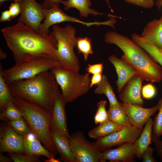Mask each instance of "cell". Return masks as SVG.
Wrapping results in <instances>:
<instances>
[{
    "mask_svg": "<svg viewBox=\"0 0 162 162\" xmlns=\"http://www.w3.org/2000/svg\"><path fill=\"white\" fill-rule=\"evenodd\" d=\"M1 32L16 64L40 57L58 60L55 54L57 40L52 32L40 34L19 22L3 28Z\"/></svg>",
    "mask_w": 162,
    "mask_h": 162,
    "instance_id": "obj_1",
    "label": "cell"
},
{
    "mask_svg": "<svg viewBox=\"0 0 162 162\" xmlns=\"http://www.w3.org/2000/svg\"><path fill=\"white\" fill-rule=\"evenodd\" d=\"M104 40L121 49L123 53L121 58L132 66L144 80L152 82L162 80V67L132 39L111 31L105 34Z\"/></svg>",
    "mask_w": 162,
    "mask_h": 162,
    "instance_id": "obj_2",
    "label": "cell"
},
{
    "mask_svg": "<svg viewBox=\"0 0 162 162\" xmlns=\"http://www.w3.org/2000/svg\"><path fill=\"white\" fill-rule=\"evenodd\" d=\"M58 85L54 75L49 70L8 86L13 96L23 98L51 113Z\"/></svg>",
    "mask_w": 162,
    "mask_h": 162,
    "instance_id": "obj_3",
    "label": "cell"
},
{
    "mask_svg": "<svg viewBox=\"0 0 162 162\" xmlns=\"http://www.w3.org/2000/svg\"><path fill=\"white\" fill-rule=\"evenodd\" d=\"M13 101L32 132L44 146L56 156L58 152L50 134L51 113L35 104L16 96Z\"/></svg>",
    "mask_w": 162,
    "mask_h": 162,
    "instance_id": "obj_4",
    "label": "cell"
},
{
    "mask_svg": "<svg viewBox=\"0 0 162 162\" xmlns=\"http://www.w3.org/2000/svg\"><path fill=\"white\" fill-rule=\"evenodd\" d=\"M50 71L60 86L61 94L66 103L74 101L90 89L91 79L88 73L81 74L79 71L62 66L55 67Z\"/></svg>",
    "mask_w": 162,
    "mask_h": 162,
    "instance_id": "obj_5",
    "label": "cell"
},
{
    "mask_svg": "<svg viewBox=\"0 0 162 162\" xmlns=\"http://www.w3.org/2000/svg\"><path fill=\"white\" fill-rule=\"evenodd\" d=\"M52 29L57 40L55 54L58 60L62 67L79 71L80 61L74 51L77 38L75 28L69 24L64 27L56 24L52 26Z\"/></svg>",
    "mask_w": 162,
    "mask_h": 162,
    "instance_id": "obj_6",
    "label": "cell"
},
{
    "mask_svg": "<svg viewBox=\"0 0 162 162\" xmlns=\"http://www.w3.org/2000/svg\"><path fill=\"white\" fill-rule=\"evenodd\" d=\"M62 66L58 60L45 57L34 58L18 64L8 69H2L4 78L8 85L13 82L33 78L43 72Z\"/></svg>",
    "mask_w": 162,
    "mask_h": 162,
    "instance_id": "obj_7",
    "label": "cell"
},
{
    "mask_svg": "<svg viewBox=\"0 0 162 162\" xmlns=\"http://www.w3.org/2000/svg\"><path fill=\"white\" fill-rule=\"evenodd\" d=\"M70 144L76 162H101L102 151L96 142L87 140L82 131L70 135Z\"/></svg>",
    "mask_w": 162,
    "mask_h": 162,
    "instance_id": "obj_8",
    "label": "cell"
},
{
    "mask_svg": "<svg viewBox=\"0 0 162 162\" xmlns=\"http://www.w3.org/2000/svg\"><path fill=\"white\" fill-rule=\"evenodd\" d=\"M142 130L132 125L124 126L119 130L97 139L95 142L102 151L124 143H134Z\"/></svg>",
    "mask_w": 162,
    "mask_h": 162,
    "instance_id": "obj_9",
    "label": "cell"
},
{
    "mask_svg": "<svg viewBox=\"0 0 162 162\" xmlns=\"http://www.w3.org/2000/svg\"><path fill=\"white\" fill-rule=\"evenodd\" d=\"M20 15L17 21L23 23L39 33L41 22L45 19L44 8L35 0H22Z\"/></svg>",
    "mask_w": 162,
    "mask_h": 162,
    "instance_id": "obj_10",
    "label": "cell"
},
{
    "mask_svg": "<svg viewBox=\"0 0 162 162\" xmlns=\"http://www.w3.org/2000/svg\"><path fill=\"white\" fill-rule=\"evenodd\" d=\"M44 11L45 19L40 26L38 32L39 34H49L50 32L49 29L50 26L63 22L80 23L87 27L98 24V22L96 21L93 22H86L70 16L64 13L59 7L48 9H44Z\"/></svg>",
    "mask_w": 162,
    "mask_h": 162,
    "instance_id": "obj_11",
    "label": "cell"
},
{
    "mask_svg": "<svg viewBox=\"0 0 162 162\" xmlns=\"http://www.w3.org/2000/svg\"><path fill=\"white\" fill-rule=\"evenodd\" d=\"M66 102L59 90L57 92L51 112L50 128L70 138L67 127L65 106Z\"/></svg>",
    "mask_w": 162,
    "mask_h": 162,
    "instance_id": "obj_12",
    "label": "cell"
},
{
    "mask_svg": "<svg viewBox=\"0 0 162 162\" xmlns=\"http://www.w3.org/2000/svg\"><path fill=\"white\" fill-rule=\"evenodd\" d=\"M130 124L142 130L146 122L158 110L157 104L150 108L126 103H122Z\"/></svg>",
    "mask_w": 162,
    "mask_h": 162,
    "instance_id": "obj_13",
    "label": "cell"
},
{
    "mask_svg": "<svg viewBox=\"0 0 162 162\" xmlns=\"http://www.w3.org/2000/svg\"><path fill=\"white\" fill-rule=\"evenodd\" d=\"M0 152L25 154L22 135L19 134L8 125L1 129Z\"/></svg>",
    "mask_w": 162,
    "mask_h": 162,
    "instance_id": "obj_14",
    "label": "cell"
},
{
    "mask_svg": "<svg viewBox=\"0 0 162 162\" xmlns=\"http://www.w3.org/2000/svg\"><path fill=\"white\" fill-rule=\"evenodd\" d=\"M144 81L139 75L132 77L119 93V99L123 103L142 106L144 102L141 97V91Z\"/></svg>",
    "mask_w": 162,
    "mask_h": 162,
    "instance_id": "obj_15",
    "label": "cell"
},
{
    "mask_svg": "<svg viewBox=\"0 0 162 162\" xmlns=\"http://www.w3.org/2000/svg\"><path fill=\"white\" fill-rule=\"evenodd\" d=\"M136 157L134 143H126L116 148H109L102 151L101 162H132Z\"/></svg>",
    "mask_w": 162,
    "mask_h": 162,
    "instance_id": "obj_16",
    "label": "cell"
},
{
    "mask_svg": "<svg viewBox=\"0 0 162 162\" xmlns=\"http://www.w3.org/2000/svg\"><path fill=\"white\" fill-rule=\"evenodd\" d=\"M108 60L113 65L117 73L118 79L116 83L119 93L130 79L138 75L132 66L115 55L109 56Z\"/></svg>",
    "mask_w": 162,
    "mask_h": 162,
    "instance_id": "obj_17",
    "label": "cell"
},
{
    "mask_svg": "<svg viewBox=\"0 0 162 162\" xmlns=\"http://www.w3.org/2000/svg\"><path fill=\"white\" fill-rule=\"evenodd\" d=\"M50 134L54 146L61 159L64 162H76L70 149V138L50 128Z\"/></svg>",
    "mask_w": 162,
    "mask_h": 162,
    "instance_id": "obj_18",
    "label": "cell"
},
{
    "mask_svg": "<svg viewBox=\"0 0 162 162\" xmlns=\"http://www.w3.org/2000/svg\"><path fill=\"white\" fill-rule=\"evenodd\" d=\"M22 136L25 154L43 156L47 158L51 157L52 154L42 145L40 141L31 131Z\"/></svg>",
    "mask_w": 162,
    "mask_h": 162,
    "instance_id": "obj_19",
    "label": "cell"
},
{
    "mask_svg": "<svg viewBox=\"0 0 162 162\" xmlns=\"http://www.w3.org/2000/svg\"><path fill=\"white\" fill-rule=\"evenodd\" d=\"M142 38L162 49V21L154 19L144 28L140 35Z\"/></svg>",
    "mask_w": 162,
    "mask_h": 162,
    "instance_id": "obj_20",
    "label": "cell"
},
{
    "mask_svg": "<svg viewBox=\"0 0 162 162\" xmlns=\"http://www.w3.org/2000/svg\"><path fill=\"white\" fill-rule=\"evenodd\" d=\"M153 125V120L151 118L145 123L141 134L134 143L136 157L140 160L143 152L152 142Z\"/></svg>",
    "mask_w": 162,
    "mask_h": 162,
    "instance_id": "obj_21",
    "label": "cell"
},
{
    "mask_svg": "<svg viewBox=\"0 0 162 162\" xmlns=\"http://www.w3.org/2000/svg\"><path fill=\"white\" fill-rule=\"evenodd\" d=\"M61 3L64 5V9L68 10L71 8L77 9L79 12L80 18H88L90 14L94 16L106 14L99 13L90 7L92 5L91 0H62Z\"/></svg>",
    "mask_w": 162,
    "mask_h": 162,
    "instance_id": "obj_22",
    "label": "cell"
},
{
    "mask_svg": "<svg viewBox=\"0 0 162 162\" xmlns=\"http://www.w3.org/2000/svg\"><path fill=\"white\" fill-rule=\"evenodd\" d=\"M131 39L145 50L162 67V49L154 45L136 33L132 34Z\"/></svg>",
    "mask_w": 162,
    "mask_h": 162,
    "instance_id": "obj_23",
    "label": "cell"
},
{
    "mask_svg": "<svg viewBox=\"0 0 162 162\" xmlns=\"http://www.w3.org/2000/svg\"><path fill=\"white\" fill-rule=\"evenodd\" d=\"M124 127L108 120L90 130L88 135L91 138L97 140L119 130Z\"/></svg>",
    "mask_w": 162,
    "mask_h": 162,
    "instance_id": "obj_24",
    "label": "cell"
},
{
    "mask_svg": "<svg viewBox=\"0 0 162 162\" xmlns=\"http://www.w3.org/2000/svg\"><path fill=\"white\" fill-rule=\"evenodd\" d=\"M94 93L98 94H104L108 100L110 106L118 105L120 103L118 101L113 88L105 75L103 74L101 81L97 85Z\"/></svg>",
    "mask_w": 162,
    "mask_h": 162,
    "instance_id": "obj_25",
    "label": "cell"
},
{
    "mask_svg": "<svg viewBox=\"0 0 162 162\" xmlns=\"http://www.w3.org/2000/svg\"><path fill=\"white\" fill-rule=\"evenodd\" d=\"M108 119L124 127L131 125L123 107L122 103L118 105L109 106L107 110Z\"/></svg>",
    "mask_w": 162,
    "mask_h": 162,
    "instance_id": "obj_26",
    "label": "cell"
},
{
    "mask_svg": "<svg viewBox=\"0 0 162 162\" xmlns=\"http://www.w3.org/2000/svg\"><path fill=\"white\" fill-rule=\"evenodd\" d=\"M3 68L0 64V109L1 112L5 109L8 103L13 100V97L5 82L2 74Z\"/></svg>",
    "mask_w": 162,
    "mask_h": 162,
    "instance_id": "obj_27",
    "label": "cell"
},
{
    "mask_svg": "<svg viewBox=\"0 0 162 162\" xmlns=\"http://www.w3.org/2000/svg\"><path fill=\"white\" fill-rule=\"evenodd\" d=\"M23 118L22 114L14 103L13 100L9 101L5 110L1 112L0 118L8 122Z\"/></svg>",
    "mask_w": 162,
    "mask_h": 162,
    "instance_id": "obj_28",
    "label": "cell"
},
{
    "mask_svg": "<svg viewBox=\"0 0 162 162\" xmlns=\"http://www.w3.org/2000/svg\"><path fill=\"white\" fill-rule=\"evenodd\" d=\"M91 40L87 37L77 38L76 46L79 53L82 54L85 61L87 60L89 56L93 54Z\"/></svg>",
    "mask_w": 162,
    "mask_h": 162,
    "instance_id": "obj_29",
    "label": "cell"
},
{
    "mask_svg": "<svg viewBox=\"0 0 162 162\" xmlns=\"http://www.w3.org/2000/svg\"><path fill=\"white\" fill-rule=\"evenodd\" d=\"M158 112L153 120V134L159 138L162 134V98L158 101Z\"/></svg>",
    "mask_w": 162,
    "mask_h": 162,
    "instance_id": "obj_30",
    "label": "cell"
},
{
    "mask_svg": "<svg viewBox=\"0 0 162 162\" xmlns=\"http://www.w3.org/2000/svg\"><path fill=\"white\" fill-rule=\"evenodd\" d=\"M106 102L105 100H102L97 103L96 106L97 109L94 117L95 123L97 124L103 123L108 120L107 111L106 106Z\"/></svg>",
    "mask_w": 162,
    "mask_h": 162,
    "instance_id": "obj_31",
    "label": "cell"
},
{
    "mask_svg": "<svg viewBox=\"0 0 162 162\" xmlns=\"http://www.w3.org/2000/svg\"><path fill=\"white\" fill-rule=\"evenodd\" d=\"M8 125L16 132L22 135L31 131L23 118L9 121L8 122Z\"/></svg>",
    "mask_w": 162,
    "mask_h": 162,
    "instance_id": "obj_32",
    "label": "cell"
},
{
    "mask_svg": "<svg viewBox=\"0 0 162 162\" xmlns=\"http://www.w3.org/2000/svg\"><path fill=\"white\" fill-rule=\"evenodd\" d=\"M9 155L14 162H39V156L31 155L26 154L9 153Z\"/></svg>",
    "mask_w": 162,
    "mask_h": 162,
    "instance_id": "obj_33",
    "label": "cell"
},
{
    "mask_svg": "<svg viewBox=\"0 0 162 162\" xmlns=\"http://www.w3.org/2000/svg\"><path fill=\"white\" fill-rule=\"evenodd\" d=\"M157 90L155 87L151 83L146 84L142 86L141 93L143 98L146 99H151L156 94Z\"/></svg>",
    "mask_w": 162,
    "mask_h": 162,
    "instance_id": "obj_34",
    "label": "cell"
},
{
    "mask_svg": "<svg viewBox=\"0 0 162 162\" xmlns=\"http://www.w3.org/2000/svg\"><path fill=\"white\" fill-rule=\"evenodd\" d=\"M126 2L142 8L148 9L152 8L155 4L154 0H124Z\"/></svg>",
    "mask_w": 162,
    "mask_h": 162,
    "instance_id": "obj_35",
    "label": "cell"
},
{
    "mask_svg": "<svg viewBox=\"0 0 162 162\" xmlns=\"http://www.w3.org/2000/svg\"><path fill=\"white\" fill-rule=\"evenodd\" d=\"M154 148L149 146L143 152L141 159L143 162H156L153 156Z\"/></svg>",
    "mask_w": 162,
    "mask_h": 162,
    "instance_id": "obj_36",
    "label": "cell"
},
{
    "mask_svg": "<svg viewBox=\"0 0 162 162\" xmlns=\"http://www.w3.org/2000/svg\"><path fill=\"white\" fill-rule=\"evenodd\" d=\"M104 68L102 63L95 64H88L86 69V71L89 74L92 75L102 74Z\"/></svg>",
    "mask_w": 162,
    "mask_h": 162,
    "instance_id": "obj_37",
    "label": "cell"
},
{
    "mask_svg": "<svg viewBox=\"0 0 162 162\" xmlns=\"http://www.w3.org/2000/svg\"><path fill=\"white\" fill-rule=\"evenodd\" d=\"M9 10L12 19H14L18 16L21 12V7L20 3L14 2L12 3L9 7Z\"/></svg>",
    "mask_w": 162,
    "mask_h": 162,
    "instance_id": "obj_38",
    "label": "cell"
},
{
    "mask_svg": "<svg viewBox=\"0 0 162 162\" xmlns=\"http://www.w3.org/2000/svg\"><path fill=\"white\" fill-rule=\"evenodd\" d=\"M63 0H44L41 5L44 9H48L58 7Z\"/></svg>",
    "mask_w": 162,
    "mask_h": 162,
    "instance_id": "obj_39",
    "label": "cell"
},
{
    "mask_svg": "<svg viewBox=\"0 0 162 162\" xmlns=\"http://www.w3.org/2000/svg\"><path fill=\"white\" fill-rule=\"evenodd\" d=\"M159 138L152 134V142L154 143L156 152L162 161V141Z\"/></svg>",
    "mask_w": 162,
    "mask_h": 162,
    "instance_id": "obj_40",
    "label": "cell"
},
{
    "mask_svg": "<svg viewBox=\"0 0 162 162\" xmlns=\"http://www.w3.org/2000/svg\"><path fill=\"white\" fill-rule=\"evenodd\" d=\"M102 74L93 75L90 80V87L92 88L94 86L97 85L101 81L102 77Z\"/></svg>",
    "mask_w": 162,
    "mask_h": 162,
    "instance_id": "obj_41",
    "label": "cell"
},
{
    "mask_svg": "<svg viewBox=\"0 0 162 162\" xmlns=\"http://www.w3.org/2000/svg\"><path fill=\"white\" fill-rule=\"evenodd\" d=\"M12 19L9 10H6L2 12L0 17V22H1L10 21Z\"/></svg>",
    "mask_w": 162,
    "mask_h": 162,
    "instance_id": "obj_42",
    "label": "cell"
},
{
    "mask_svg": "<svg viewBox=\"0 0 162 162\" xmlns=\"http://www.w3.org/2000/svg\"><path fill=\"white\" fill-rule=\"evenodd\" d=\"M12 160L9 157L5 156L0 153V162H11Z\"/></svg>",
    "mask_w": 162,
    "mask_h": 162,
    "instance_id": "obj_43",
    "label": "cell"
},
{
    "mask_svg": "<svg viewBox=\"0 0 162 162\" xmlns=\"http://www.w3.org/2000/svg\"><path fill=\"white\" fill-rule=\"evenodd\" d=\"M55 156L52 154L51 157L48 159H43L44 161L45 162H61L60 159H56L54 158Z\"/></svg>",
    "mask_w": 162,
    "mask_h": 162,
    "instance_id": "obj_44",
    "label": "cell"
},
{
    "mask_svg": "<svg viewBox=\"0 0 162 162\" xmlns=\"http://www.w3.org/2000/svg\"><path fill=\"white\" fill-rule=\"evenodd\" d=\"M155 5L158 10H161L162 7V0H156Z\"/></svg>",
    "mask_w": 162,
    "mask_h": 162,
    "instance_id": "obj_45",
    "label": "cell"
},
{
    "mask_svg": "<svg viewBox=\"0 0 162 162\" xmlns=\"http://www.w3.org/2000/svg\"><path fill=\"white\" fill-rule=\"evenodd\" d=\"M7 57L6 54L0 49V60H2L5 59Z\"/></svg>",
    "mask_w": 162,
    "mask_h": 162,
    "instance_id": "obj_46",
    "label": "cell"
},
{
    "mask_svg": "<svg viewBox=\"0 0 162 162\" xmlns=\"http://www.w3.org/2000/svg\"><path fill=\"white\" fill-rule=\"evenodd\" d=\"M8 0H12L14 2H17L20 3L22 0H0V6H2L4 3L5 1Z\"/></svg>",
    "mask_w": 162,
    "mask_h": 162,
    "instance_id": "obj_47",
    "label": "cell"
},
{
    "mask_svg": "<svg viewBox=\"0 0 162 162\" xmlns=\"http://www.w3.org/2000/svg\"><path fill=\"white\" fill-rule=\"evenodd\" d=\"M160 19L161 20V21H162V16H161V17H160Z\"/></svg>",
    "mask_w": 162,
    "mask_h": 162,
    "instance_id": "obj_48",
    "label": "cell"
},
{
    "mask_svg": "<svg viewBox=\"0 0 162 162\" xmlns=\"http://www.w3.org/2000/svg\"></svg>",
    "mask_w": 162,
    "mask_h": 162,
    "instance_id": "obj_49",
    "label": "cell"
}]
</instances>
